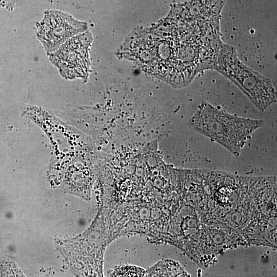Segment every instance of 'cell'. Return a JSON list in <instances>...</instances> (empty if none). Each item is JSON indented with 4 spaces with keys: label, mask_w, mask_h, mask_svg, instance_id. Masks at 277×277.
I'll list each match as a JSON object with an SVG mask.
<instances>
[{
    "label": "cell",
    "mask_w": 277,
    "mask_h": 277,
    "mask_svg": "<svg viewBox=\"0 0 277 277\" xmlns=\"http://www.w3.org/2000/svg\"><path fill=\"white\" fill-rule=\"evenodd\" d=\"M264 123L262 120L231 114L208 103L202 104L188 122L191 130L217 142L235 155Z\"/></svg>",
    "instance_id": "6da1fadb"
},
{
    "label": "cell",
    "mask_w": 277,
    "mask_h": 277,
    "mask_svg": "<svg viewBox=\"0 0 277 277\" xmlns=\"http://www.w3.org/2000/svg\"><path fill=\"white\" fill-rule=\"evenodd\" d=\"M226 62L219 56L215 68L234 82L260 111H264L276 101V92L270 80L242 64L233 55Z\"/></svg>",
    "instance_id": "7a4b0ae2"
},
{
    "label": "cell",
    "mask_w": 277,
    "mask_h": 277,
    "mask_svg": "<svg viewBox=\"0 0 277 277\" xmlns=\"http://www.w3.org/2000/svg\"><path fill=\"white\" fill-rule=\"evenodd\" d=\"M93 39L91 32L88 30L76 35L48 54L49 61L63 78L86 81L91 69L89 50Z\"/></svg>",
    "instance_id": "3957f363"
},
{
    "label": "cell",
    "mask_w": 277,
    "mask_h": 277,
    "mask_svg": "<svg viewBox=\"0 0 277 277\" xmlns=\"http://www.w3.org/2000/svg\"><path fill=\"white\" fill-rule=\"evenodd\" d=\"M36 35L47 55L56 51L71 37L85 32L88 25L70 14L58 10H47L36 23Z\"/></svg>",
    "instance_id": "277c9868"
},
{
    "label": "cell",
    "mask_w": 277,
    "mask_h": 277,
    "mask_svg": "<svg viewBox=\"0 0 277 277\" xmlns=\"http://www.w3.org/2000/svg\"><path fill=\"white\" fill-rule=\"evenodd\" d=\"M90 170L82 165L74 164L70 166L65 175V185L72 191L75 188L89 187L91 183Z\"/></svg>",
    "instance_id": "5b68a950"
},
{
    "label": "cell",
    "mask_w": 277,
    "mask_h": 277,
    "mask_svg": "<svg viewBox=\"0 0 277 277\" xmlns=\"http://www.w3.org/2000/svg\"><path fill=\"white\" fill-rule=\"evenodd\" d=\"M148 276H178L184 274L181 268L175 262L163 261L148 271Z\"/></svg>",
    "instance_id": "8992f818"
},
{
    "label": "cell",
    "mask_w": 277,
    "mask_h": 277,
    "mask_svg": "<svg viewBox=\"0 0 277 277\" xmlns=\"http://www.w3.org/2000/svg\"><path fill=\"white\" fill-rule=\"evenodd\" d=\"M145 273L144 269L136 266H123L117 268L113 272L114 276H141Z\"/></svg>",
    "instance_id": "52a82bcc"
},
{
    "label": "cell",
    "mask_w": 277,
    "mask_h": 277,
    "mask_svg": "<svg viewBox=\"0 0 277 277\" xmlns=\"http://www.w3.org/2000/svg\"><path fill=\"white\" fill-rule=\"evenodd\" d=\"M17 0H0V6L8 10H12Z\"/></svg>",
    "instance_id": "ba28073f"
}]
</instances>
